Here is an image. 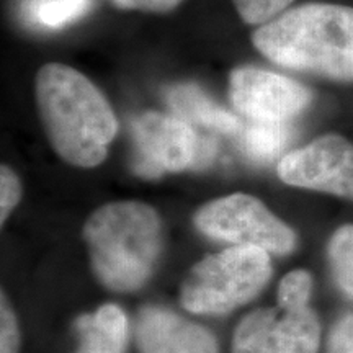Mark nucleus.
I'll use <instances>...</instances> for the list:
<instances>
[{
    "mask_svg": "<svg viewBox=\"0 0 353 353\" xmlns=\"http://www.w3.org/2000/svg\"><path fill=\"white\" fill-rule=\"evenodd\" d=\"M21 335L19 329V319L10 306L6 293L2 291L0 303V353H19Z\"/></svg>",
    "mask_w": 353,
    "mask_h": 353,
    "instance_id": "f3484780",
    "label": "nucleus"
},
{
    "mask_svg": "<svg viewBox=\"0 0 353 353\" xmlns=\"http://www.w3.org/2000/svg\"><path fill=\"white\" fill-rule=\"evenodd\" d=\"M92 270L105 288L131 293L148 283L164 249V226L152 206L113 201L88 216L82 231Z\"/></svg>",
    "mask_w": 353,
    "mask_h": 353,
    "instance_id": "7ed1b4c3",
    "label": "nucleus"
},
{
    "mask_svg": "<svg viewBox=\"0 0 353 353\" xmlns=\"http://www.w3.org/2000/svg\"><path fill=\"white\" fill-rule=\"evenodd\" d=\"M114 7L123 10H141L165 13L179 7L183 0H110Z\"/></svg>",
    "mask_w": 353,
    "mask_h": 353,
    "instance_id": "aec40b11",
    "label": "nucleus"
},
{
    "mask_svg": "<svg viewBox=\"0 0 353 353\" xmlns=\"http://www.w3.org/2000/svg\"><path fill=\"white\" fill-rule=\"evenodd\" d=\"M239 134L245 156L259 164H267L280 156L286 148L290 126L288 123L249 120L247 125H242Z\"/></svg>",
    "mask_w": 353,
    "mask_h": 353,
    "instance_id": "ddd939ff",
    "label": "nucleus"
},
{
    "mask_svg": "<svg viewBox=\"0 0 353 353\" xmlns=\"http://www.w3.org/2000/svg\"><path fill=\"white\" fill-rule=\"evenodd\" d=\"M327 259L339 290L353 299V224H343L330 236Z\"/></svg>",
    "mask_w": 353,
    "mask_h": 353,
    "instance_id": "4468645a",
    "label": "nucleus"
},
{
    "mask_svg": "<svg viewBox=\"0 0 353 353\" xmlns=\"http://www.w3.org/2000/svg\"><path fill=\"white\" fill-rule=\"evenodd\" d=\"M247 25L262 26L280 17L294 0H232Z\"/></svg>",
    "mask_w": 353,
    "mask_h": 353,
    "instance_id": "dca6fc26",
    "label": "nucleus"
},
{
    "mask_svg": "<svg viewBox=\"0 0 353 353\" xmlns=\"http://www.w3.org/2000/svg\"><path fill=\"white\" fill-rule=\"evenodd\" d=\"M260 54L285 69L353 82V8L304 3L252 33Z\"/></svg>",
    "mask_w": 353,
    "mask_h": 353,
    "instance_id": "f03ea898",
    "label": "nucleus"
},
{
    "mask_svg": "<svg viewBox=\"0 0 353 353\" xmlns=\"http://www.w3.org/2000/svg\"><path fill=\"white\" fill-rule=\"evenodd\" d=\"M278 176L290 187L314 190L353 201V144L341 134H324L278 162Z\"/></svg>",
    "mask_w": 353,
    "mask_h": 353,
    "instance_id": "6e6552de",
    "label": "nucleus"
},
{
    "mask_svg": "<svg viewBox=\"0 0 353 353\" xmlns=\"http://www.w3.org/2000/svg\"><path fill=\"white\" fill-rule=\"evenodd\" d=\"M34 94L44 132L64 162L92 169L107 159L118 120L90 79L65 64H44L34 79Z\"/></svg>",
    "mask_w": 353,
    "mask_h": 353,
    "instance_id": "f257e3e1",
    "label": "nucleus"
},
{
    "mask_svg": "<svg viewBox=\"0 0 353 353\" xmlns=\"http://www.w3.org/2000/svg\"><path fill=\"white\" fill-rule=\"evenodd\" d=\"M229 97L234 108L250 121L290 123L312 103L311 88L259 68L234 69Z\"/></svg>",
    "mask_w": 353,
    "mask_h": 353,
    "instance_id": "1a4fd4ad",
    "label": "nucleus"
},
{
    "mask_svg": "<svg viewBox=\"0 0 353 353\" xmlns=\"http://www.w3.org/2000/svg\"><path fill=\"white\" fill-rule=\"evenodd\" d=\"M165 99L176 117L183 118L190 125L224 134L241 131L242 123L239 118L214 103L200 87L193 83H179L167 88Z\"/></svg>",
    "mask_w": 353,
    "mask_h": 353,
    "instance_id": "f8f14e48",
    "label": "nucleus"
},
{
    "mask_svg": "<svg viewBox=\"0 0 353 353\" xmlns=\"http://www.w3.org/2000/svg\"><path fill=\"white\" fill-rule=\"evenodd\" d=\"M193 224L206 237L232 245H254L273 255H290L296 232L276 218L259 198L232 193L208 201L193 214Z\"/></svg>",
    "mask_w": 353,
    "mask_h": 353,
    "instance_id": "0eeeda50",
    "label": "nucleus"
},
{
    "mask_svg": "<svg viewBox=\"0 0 353 353\" xmlns=\"http://www.w3.org/2000/svg\"><path fill=\"white\" fill-rule=\"evenodd\" d=\"M90 0H32L30 15L34 23L59 28L87 12Z\"/></svg>",
    "mask_w": 353,
    "mask_h": 353,
    "instance_id": "2eb2a0df",
    "label": "nucleus"
},
{
    "mask_svg": "<svg viewBox=\"0 0 353 353\" xmlns=\"http://www.w3.org/2000/svg\"><path fill=\"white\" fill-rule=\"evenodd\" d=\"M21 200V183L19 175L8 165L0 169V224H6Z\"/></svg>",
    "mask_w": 353,
    "mask_h": 353,
    "instance_id": "a211bd4d",
    "label": "nucleus"
},
{
    "mask_svg": "<svg viewBox=\"0 0 353 353\" xmlns=\"http://www.w3.org/2000/svg\"><path fill=\"white\" fill-rule=\"evenodd\" d=\"M79 347L74 353H126L130 321L118 304H103L74 321Z\"/></svg>",
    "mask_w": 353,
    "mask_h": 353,
    "instance_id": "9b49d317",
    "label": "nucleus"
},
{
    "mask_svg": "<svg viewBox=\"0 0 353 353\" xmlns=\"http://www.w3.org/2000/svg\"><path fill=\"white\" fill-rule=\"evenodd\" d=\"M312 275L298 268L286 273L276 306L242 317L232 335V353H317L321 321L311 307Z\"/></svg>",
    "mask_w": 353,
    "mask_h": 353,
    "instance_id": "20e7f679",
    "label": "nucleus"
},
{
    "mask_svg": "<svg viewBox=\"0 0 353 353\" xmlns=\"http://www.w3.org/2000/svg\"><path fill=\"white\" fill-rule=\"evenodd\" d=\"M327 353H353V312L339 317L327 339Z\"/></svg>",
    "mask_w": 353,
    "mask_h": 353,
    "instance_id": "6ab92c4d",
    "label": "nucleus"
},
{
    "mask_svg": "<svg viewBox=\"0 0 353 353\" xmlns=\"http://www.w3.org/2000/svg\"><path fill=\"white\" fill-rule=\"evenodd\" d=\"M270 276L267 250L232 245L193 265L180 288V304L193 314L224 316L252 301Z\"/></svg>",
    "mask_w": 353,
    "mask_h": 353,
    "instance_id": "39448f33",
    "label": "nucleus"
},
{
    "mask_svg": "<svg viewBox=\"0 0 353 353\" xmlns=\"http://www.w3.org/2000/svg\"><path fill=\"white\" fill-rule=\"evenodd\" d=\"M132 169L144 179L210 165L216 148L176 114L145 112L131 123Z\"/></svg>",
    "mask_w": 353,
    "mask_h": 353,
    "instance_id": "423d86ee",
    "label": "nucleus"
},
{
    "mask_svg": "<svg viewBox=\"0 0 353 353\" xmlns=\"http://www.w3.org/2000/svg\"><path fill=\"white\" fill-rule=\"evenodd\" d=\"M139 353H219L208 329L162 306H144L136 319Z\"/></svg>",
    "mask_w": 353,
    "mask_h": 353,
    "instance_id": "9d476101",
    "label": "nucleus"
}]
</instances>
